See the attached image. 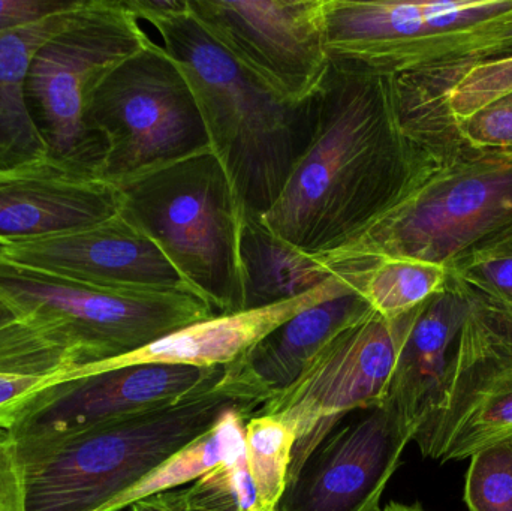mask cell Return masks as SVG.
I'll return each instance as SVG.
<instances>
[{"label":"cell","mask_w":512,"mask_h":511,"mask_svg":"<svg viewBox=\"0 0 512 511\" xmlns=\"http://www.w3.org/2000/svg\"><path fill=\"white\" fill-rule=\"evenodd\" d=\"M438 164L403 131L391 75L331 62L309 146L259 221L306 254H328L397 206Z\"/></svg>","instance_id":"cell-1"},{"label":"cell","mask_w":512,"mask_h":511,"mask_svg":"<svg viewBox=\"0 0 512 511\" xmlns=\"http://www.w3.org/2000/svg\"><path fill=\"white\" fill-rule=\"evenodd\" d=\"M264 399L227 372L170 404L68 434L14 440L27 511H107L147 474Z\"/></svg>","instance_id":"cell-2"},{"label":"cell","mask_w":512,"mask_h":511,"mask_svg":"<svg viewBox=\"0 0 512 511\" xmlns=\"http://www.w3.org/2000/svg\"><path fill=\"white\" fill-rule=\"evenodd\" d=\"M197 99L210 147L245 216L261 219L282 194L315 126L316 96L292 104L225 53L191 12L150 21Z\"/></svg>","instance_id":"cell-3"},{"label":"cell","mask_w":512,"mask_h":511,"mask_svg":"<svg viewBox=\"0 0 512 511\" xmlns=\"http://www.w3.org/2000/svg\"><path fill=\"white\" fill-rule=\"evenodd\" d=\"M117 188L120 215L155 242L216 315L245 311L240 264L245 209L212 150Z\"/></svg>","instance_id":"cell-4"},{"label":"cell","mask_w":512,"mask_h":511,"mask_svg":"<svg viewBox=\"0 0 512 511\" xmlns=\"http://www.w3.org/2000/svg\"><path fill=\"white\" fill-rule=\"evenodd\" d=\"M511 233L512 150L456 152L360 236L315 258L331 272L387 258L448 270L471 249Z\"/></svg>","instance_id":"cell-5"},{"label":"cell","mask_w":512,"mask_h":511,"mask_svg":"<svg viewBox=\"0 0 512 511\" xmlns=\"http://www.w3.org/2000/svg\"><path fill=\"white\" fill-rule=\"evenodd\" d=\"M152 42L123 0H83L39 47L26 78V104L47 159L99 179L105 144L87 123L96 87Z\"/></svg>","instance_id":"cell-6"},{"label":"cell","mask_w":512,"mask_h":511,"mask_svg":"<svg viewBox=\"0 0 512 511\" xmlns=\"http://www.w3.org/2000/svg\"><path fill=\"white\" fill-rule=\"evenodd\" d=\"M0 296L71 357L77 374L216 315L194 294L105 290L3 258Z\"/></svg>","instance_id":"cell-7"},{"label":"cell","mask_w":512,"mask_h":511,"mask_svg":"<svg viewBox=\"0 0 512 511\" xmlns=\"http://www.w3.org/2000/svg\"><path fill=\"white\" fill-rule=\"evenodd\" d=\"M87 123L104 141L99 179L111 185L212 150L188 80L153 41L105 75L90 98Z\"/></svg>","instance_id":"cell-8"},{"label":"cell","mask_w":512,"mask_h":511,"mask_svg":"<svg viewBox=\"0 0 512 511\" xmlns=\"http://www.w3.org/2000/svg\"><path fill=\"white\" fill-rule=\"evenodd\" d=\"M468 314L414 437L423 458L465 461L512 437V308L465 288Z\"/></svg>","instance_id":"cell-9"},{"label":"cell","mask_w":512,"mask_h":511,"mask_svg":"<svg viewBox=\"0 0 512 511\" xmlns=\"http://www.w3.org/2000/svg\"><path fill=\"white\" fill-rule=\"evenodd\" d=\"M426 303L396 318L373 311L331 339L292 386L255 411L252 417H276L295 435L288 482L348 414L384 405L400 351Z\"/></svg>","instance_id":"cell-10"},{"label":"cell","mask_w":512,"mask_h":511,"mask_svg":"<svg viewBox=\"0 0 512 511\" xmlns=\"http://www.w3.org/2000/svg\"><path fill=\"white\" fill-rule=\"evenodd\" d=\"M201 29L259 83L292 104L318 95L331 68L324 0H188Z\"/></svg>","instance_id":"cell-11"},{"label":"cell","mask_w":512,"mask_h":511,"mask_svg":"<svg viewBox=\"0 0 512 511\" xmlns=\"http://www.w3.org/2000/svg\"><path fill=\"white\" fill-rule=\"evenodd\" d=\"M510 9L512 0H324L325 47L337 65L399 74L441 36Z\"/></svg>","instance_id":"cell-12"},{"label":"cell","mask_w":512,"mask_h":511,"mask_svg":"<svg viewBox=\"0 0 512 511\" xmlns=\"http://www.w3.org/2000/svg\"><path fill=\"white\" fill-rule=\"evenodd\" d=\"M310 453L276 511H379L415 429L393 405L358 411Z\"/></svg>","instance_id":"cell-13"},{"label":"cell","mask_w":512,"mask_h":511,"mask_svg":"<svg viewBox=\"0 0 512 511\" xmlns=\"http://www.w3.org/2000/svg\"><path fill=\"white\" fill-rule=\"evenodd\" d=\"M224 372L225 368L143 363L75 375L36 395L9 434L14 440H27L101 425L177 401Z\"/></svg>","instance_id":"cell-14"},{"label":"cell","mask_w":512,"mask_h":511,"mask_svg":"<svg viewBox=\"0 0 512 511\" xmlns=\"http://www.w3.org/2000/svg\"><path fill=\"white\" fill-rule=\"evenodd\" d=\"M0 258L105 290L197 296L155 242L120 213L75 233L0 245Z\"/></svg>","instance_id":"cell-15"},{"label":"cell","mask_w":512,"mask_h":511,"mask_svg":"<svg viewBox=\"0 0 512 511\" xmlns=\"http://www.w3.org/2000/svg\"><path fill=\"white\" fill-rule=\"evenodd\" d=\"M116 185L45 161L0 173V245L95 227L119 215Z\"/></svg>","instance_id":"cell-16"},{"label":"cell","mask_w":512,"mask_h":511,"mask_svg":"<svg viewBox=\"0 0 512 511\" xmlns=\"http://www.w3.org/2000/svg\"><path fill=\"white\" fill-rule=\"evenodd\" d=\"M394 104L406 135L426 149L451 122L468 119L512 93V54L457 63L423 65L391 75Z\"/></svg>","instance_id":"cell-17"},{"label":"cell","mask_w":512,"mask_h":511,"mask_svg":"<svg viewBox=\"0 0 512 511\" xmlns=\"http://www.w3.org/2000/svg\"><path fill=\"white\" fill-rule=\"evenodd\" d=\"M372 312L358 291L319 303L277 327L225 372L267 402L292 386L331 339Z\"/></svg>","instance_id":"cell-18"},{"label":"cell","mask_w":512,"mask_h":511,"mask_svg":"<svg viewBox=\"0 0 512 511\" xmlns=\"http://www.w3.org/2000/svg\"><path fill=\"white\" fill-rule=\"evenodd\" d=\"M466 314L468 300L447 285L426 303L400 351L385 402L415 434L441 389Z\"/></svg>","instance_id":"cell-19"},{"label":"cell","mask_w":512,"mask_h":511,"mask_svg":"<svg viewBox=\"0 0 512 511\" xmlns=\"http://www.w3.org/2000/svg\"><path fill=\"white\" fill-rule=\"evenodd\" d=\"M72 11L35 26L0 33V173L47 159V149L26 104L27 72L36 51L65 26Z\"/></svg>","instance_id":"cell-20"},{"label":"cell","mask_w":512,"mask_h":511,"mask_svg":"<svg viewBox=\"0 0 512 511\" xmlns=\"http://www.w3.org/2000/svg\"><path fill=\"white\" fill-rule=\"evenodd\" d=\"M240 264L245 311L303 296L334 275L321 261L249 216L240 237Z\"/></svg>","instance_id":"cell-21"},{"label":"cell","mask_w":512,"mask_h":511,"mask_svg":"<svg viewBox=\"0 0 512 511\" xmlns=\"http://www.w3.org/2000/svg\"><path fill=\"white\" fill-rule=\"evenodd\" d=\"M71 357L42 338L26 321L0 330V429L17 422L36 395L54 383L74 377Z\"/></svg>","instance_id":"cell-22"},{"label":"cell","mask_w":512,"mask_h":511,"mask_svg":"<svg viewBox=\"0 0 512 511\" xmlns=\"http://www.w3.org/2000/svg\"><path fill=\"white\" fill-rule=\"evenodd\" d=\"M352 273L358 293L384 318H396L418 306L448 285L445 267L424 261L387 258L355 266L337 267Z\"/></svg>","instance_id":"cell-23"},{"label":"cell","mask_w":512,"mask_h":511,"mask_svg":"<svg viewBox=\"0 0 512 511\" xmlns=\"http://www.w3.org/2000/svg\"><path fill=\"white\" fill-rule=\"evenodd\" d=\"M246 461L261 511H276L288 486L295 435L280 420L255 416L246 422Z\"/></svg>","instance_id":"cell-24"},{"label":"cell","mask_w":512,"mask_h":511,"mask_svg":"<svg viewBox=\"0 0 512 511\" xmlns=\"http://www.w3.org/2000/svg\"><path fill=\"white\" fill-rule=\"evenodd\" d=\"M426 150L438 162L456 152L512 150V93L496 99L468 119L448 123L430 138Z\"/></svg>","instance_id":"cell-25"},{"label":"cell","mask_w":512,"mask_h":511,"mask_svg":"<svg viewBox=\"0 0 512 511\" xmlns=\"http://www.w3.org/2000/svg\"><path fill=\"white\" fill-rule=\"evenodd\" d=\"M448 272V284L512 308V233L466 252Z\"/></svg>","instance_id":"cell-26"},{"label":"cell","mask_w":512,"mask_h":511,"mask_svg":"<svg viewBox=\"0 0 512 511\" xmlns=\"http://www.w3.org/2000/svg\"><path fill=\"white\" fill-rule=\"evenodd\" d=\"M508 54H512V9L436 39L418 66L480 62Z\"/></svg>","instance_id":"cell-27"},{"label":"cell","mask_w":512,"mask_h":511,"mask_svg":"<svg viewBox=\"0 0 512 511\" xmlns=\"http://www.w3.org/2000/svg\"><path fill=\"white\" fill-rule=\"evenodd\" d=\"M185 511H261L246 455L179 489Z\"/></svg>","instance_id":"cell-28"},{"label":"cell","mask_w":512,"mask_h":511,"mask_svg":"<svg viewBox=\"0 0 512 511\" xmlns=\"http://www.w3.org/2000/svg\"><path fill=\"white\" fill-rule=\"evenodd\" d=\"M465 482L469 511H512V437L471 456Z\"/></svg>","instance_id":"cell-29"},{"label":"cell","mask_w":512,"mask_h":511,"mask_svg":"<svg viewBox=\"0 0 512 511\" xmlns=\"http://www.w3.org/2000/svg\"><path fill=\"white\" fill-rule=\"evenodd\" d=\"M81 2L83 0H0V33L35 26L72 11Z\"/></svg>","instance_id":"cell-30"},{"label":"cell","mask_w":512,"mask_h":511,"mask_svg":"<svg viewBox=\"0 0 512 511\" xmlns=\"http://www.w3.org/2000/svg\"><path fill=\"white\" fill-rule=\"evenodd\" d=\"M0 511H27L14 438L0 429Z\"/></svg>","instance_id":"cell-31"},{"label":"cell","mask_w":512,"mask_h":511,"mask_svg":"<svg viewBox=\"0 0 512 511\" xmlns=\"http://www.w3.org/2000/svg\"><path fill=\"white\" fill-rule=\"evenodd\" d=\"M123 5L138 20H146L149 23L156 18L188 14L189 12L188 0H123Z\"/></svg>","instance_id":"cell-32"},{"label":"cell","mask_w":512,"mask_h":511,"mask_svg":"<svg viewBox=\"0 0 512 511\" xmlns=\"http://www.w3.org/2000/svg\"><path fill=\"white\" fill-rule=\"evenodd\" d=\"M129 511H185L182 500H180L179 489L162 492L137 501L129 507Z\"/></svg>","instance_id":"cell-33"},{"label":"cell","mask_w":512,"mask_h":511,"mask_svg":"<svg viewBox=\"0 0 512 511\" xmlns=\"http://www.w3.org/2000/svg\"><path fill=\"white\" fill-rule=\"evenodd\" d=\"M18 320V314L15 309L9 305L5 297L0 296V330L9 324L15 323Z\"/></svg>","instance_id":"cell-34"},{"label":"cell","mask_w":512,"mask_h":511,"mask_svg":"<svg viewBox=\"0 0 512 511\" xmlns=\"http://www.w3.org/2000/svg\"><path fill=\"white\" fill-rule=\"evenodd\" d=\"M379 511H429L424 509L423 504L414 503V504H405V503H397V501H391L387 506L382 507Z\"/></svg>","instance_id":"cell-35"}]
</instances>
